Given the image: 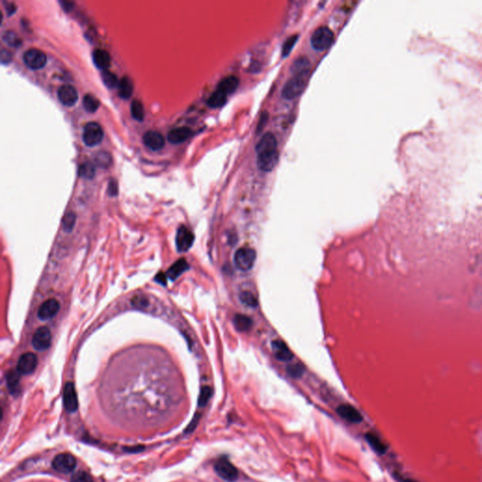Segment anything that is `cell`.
Masks as SVG:
<instances>
[{
	"label": "cell",
	"mask_w": 482,
	"mask_h": 482,
	"mask_svg": "<svg viewBox=\"0 0 482 482\" xmlns=\"http://www.w3.org/2000/svg\"><path fill=\"white\" fill-rule=\"evenodd\" d=\"M103 138H104V131L99 123L93 121L85 125L82 139L87 146L90 147L96 146L102 141Z\"/></svg>",
	"instance_id": "5b68a950"
},
{
	"label": "cell",
	"mask_w": 482,
	"mask_h": 482,
	"mask_svg": "<svg viewBox=\"0 0 482 482\" xmlns=\"http://www.w3.org/2000/svg\"><path fill=\"white\" fill-rule=\"evenodd\" d=\"M78 174L85 179H92L95 176V165L91 161H85L82 164H80Z\"/></svg>",
	"instance_id": "4dcf8cb0"
},
{
	"label": "cell",
	"mask_w": 482,
	"mask_h": 482,
	"mask_svg": "<svg viewBox=\"0 0 482 482\" xmlns=\"http://www.w3.org/2000/svg\"><path fill=\"white\" fill-rule=\"evenodd\" d=\"M298 37L299 35H293V36H290L288 37V40L284 43V46H283V49H282V55L283 57H288L289 55V53L291 52V50L293 49V47L295 46V44L297 43Z\"/></svg>",
	"instance_id": "8d00e7d4"
},
{
	"label": "cell",
	"mask_w": 482,
	"mask_h": 482,
	"mask_svg": "<svg viewBox=\"0 0 482 482\" xmlns=\"http://www.w3.org/2000/svg\"><path fill=\"white\" fill-rule=\"evenodd\" d=\"M310 77V71L293 74V76L285 84L282 90V96L286 100H293L299 97L305 90Z\"/></svg>",
	"instance_id": "7a4b0ae2"
},
{
	"label": "cell",
	"mask_w": 482,
	"mask_h": 482,
	"mask_svg": "<svg viewBox=\"0 0 482 482\" xmlns=\"http://www.w3.org/2000/svg\"><path fill=\"white\" fill-rule=\"evenodd\" d=\"M334 41V32L327 27L316 28L312 37L311 45L317 51H323L333 45Z\"/></svg>",
	"instance_id": "277c9868"
},
{
	"label": "cell",
	"mask_w": 482,
	"mask_h": 482,
	"mask_svg": "<svg viewBox=\"0 0 482 482\" xmlns=\"http://www.w3.org/2000/svg\"><path fill=\"white\" fill-rule=\"evenodd\" d=\"M338 416L351 423H360L362 420L361 414L352 405L343 404L336 410Z\"/></svg>",
	"instance_id": "2e32d148"
},
{
	"label": "cell",
	"mask_w": 482,
	"mask_h": 482,
	"mask_svg": "<svg viewBox=\"0 0 482 482\" xmlns=\"http://www.w3.org/2000/svg\"><path fill=\"white\" fill-rule=\"evenodd\" d=\"M53 468L60 473L68 474L73 472L76 466V460L69 453L57 455L52 463Z\"/></svg>",
	"instance_id": "52a82bcc"
},
{
	"label": "cell",
	"mask_w": 482,
	"mask_h": 482,
	"mask_svg": "<svg viewBox=\"0 0 482 482\" xmlns=\"http://www.w3.org/2000/svg\"><path fill=\"white\" fill-rule=\"evenodd\" d=\"M241 302L247 307L256 308L258 306V300L256 296L250 291H242L240 294Z\"/></svg>",
	"instance_id": "f546056e"
},
{
	"label": "cell",
	"mask_w": 482,
	"mask_h": 482,
	"mask_svg": "<svg viewBox=\"0 0 482 482\" xmlns=\"http://www.w3.org/2000/svg\"><path fill=\"white\" fill-rule=\"evenodd\" d=\"M58 97L60 102L66 107H72L77 101L78 93L74 86L70 84H64L59 88Z\"/></svg>",
	"instance_id": "4fadbf2b"
},
{
	"label": "cell",
	"mask_w": 482,
	"mask_h": 482,
	"mask_svg": "<svg viewBox=\"0 0 482 482\" xmlns=\"http://www.w3.org/2000/svg\"><path fill=\"white\" fill-rule=\"evenodd\" d=\"M365 439L367 441V443L370 445L371 447L379 454H383L385 453L387 447L386 445H384L381 441H380V438L378 436L373 434V433H367L365 435Z\"/></svg>",
	"instance_id": "4316f807"
},
{
	"label": "cell",
	"mask_w": 482,
	"mask_h": 482,
	"mask_svg": "<svg viewBox=\"0 0 482 482\" xmlns=\"http://www.w3.org/2000/svg\"><path fill=\"white\" fill-rule=\"evenodd\" d=\"M272 353L279 361L290 362L293 359V353L289 350L287 344L281 340H275L271 344Z\"/></svg>",
	"instance_id": "e0dca14e"
},
{
	"label": "cell",
	"mask_w": 482,
	"mask_h": 482,
	"mask_svg": "<svg viewBox=\"0 0 482 482\" xmlns=\"http://www.w3.org/2000/svg\"><path fill=\"white\" fill-rule=\"evenodd\" d=\"M0 60H1V62L3 64H8L12 60V55L7 49L2 48L1 53H0Z\"/></svg>",
	"instance_id": "60d3db41"
},
{
	"label": "cell",
	"mask_w": 482,
	"mask_h": 482,
	"mask_svg": "<svg viewBox=\"0 0 482 482\" xmlns=\"http://www.w3.org/2000/svg\"><path fill=\"white\" fill-rule=\"evenodd\" d=\"M99 105H100L99 100H98V99H97L95 96H93V94L88 93V94H86V95L84 96V109H85L87 112H91V113L96 112V111L98 110V108H99Z\"/></svg>",
	"instance_id": "1f68e13d"
},
{
	"label": "cell",
	"mask_w": 482,
	"mask_h": 482,
	"mask_svg": "<svg viewBox=\"0 0 482 482\" xmlns=\"http://www.w3.org/2000/svg\"><path fill=\"white\" fill-rule=\"evenodd\" d=\"M6 380H7V387L9 389V393L13 396L18 395L20 392L18 371H9V373H7Z\"/></svg>",
	"instance_id": "603a6c76"
},
{
	"label": "cell",
	"mask_w": 482,
	"mask_h": 482,
	"mask_svg": "<svg viewBox=\"0 0 482 482\" xmlns=\"http://www.w3.org/2000/svg\"><path fill=\"white\" fill-rule=\"evenodd\" d=\"M93 62L95 66L103 71L107 70L111 65V55L104 49H95L93 53Z\"/></svg>",
	"instance_id": "d6986e66"
},
{
	"label": "cell",
	"mask_w": 482,
	"mask_h": 482,
	"mask_svg": "<svg viewBox=\"0 0 482 482\" xmlns=\"http://www.w3.org/2000/svg\"><path fill=\"white\" fill-rule=\"evenodd\" d=\"M142 140H143V143L146 147H148L151 150H154V151H158V150L163 148V146L165 144L164 137L159 132L155 131V130L147 131L143 135Z\"/></svg>",
	"instance_id": "9a60e30c"
},
{
	"label": "cell",
	"mask_w": 482,
	"mask_h": 482,
	"mask_svg": "<svg viewBox=\"0 0 482 482\" xmlns=\"http://www.w3.org/2000/svg\"><path fill=\"white\" fill-rule=\"evenodd\" d=\"M93 161L95 166L102 169H108L112 166V155L106 151H100L94 155Z\"/></svg>",
	"instance_id": "d4e9b609"
},
{
	"label": "cell",
	"mask_w": 482,
	"mask_h": 482,
	"mask_svg": "<svg viewBox=\"0 0 482 482\" xmlns=\"http://www.w3.org/2000/svg\"><path fill=\"white\" fill-rule=\"evenodd\" d=\"M156 281H158L159 284H162V285L165 286L167 284V275H165L163 273H159L156 277Z\"/></svg>",
	"instance_id": "f6af8a7d"
},
{
	"label": "cell",
	"mask_w": 482,
	"mask_h": 482,
	"mask_svg": "<svg viewBox=\"0 0 482 482\" xmlns=\"http://www.w3.org/2000/svg\"><path fill=\"white\" fill-rule=\"evenodd\" d=\"M215 471L223 480L228 482H235L239 478L237 468L227 460L221 459L215 464Z\"/></svg>",
	"instance_id": "ba28073f"
},
{
	"label": "cell",
	"mask_w": 482,
	"mask_h": 482,
	"mask_svg": "<svg viewBox=\"0 0 482 482\" xmlns=\"http://www.w3.org/2000/svg\"><path fill=\"white\" fill-rule=\"evenodd\" d=\"M256 261V251L250 247H241L234 255L235 266L241 271H249Z\"/></svg>",
	"instance_id": "3957f363"
},
{
	"label": "cell",
	"mask_w": 482,
	"mask_h": 482,
	"mask_svg": "<svg viewBox=\"0 0 482 482\" xmlns=\"http://www.w3.org/2000/svg\"><path fill=\"white\" fill-rule=\"evenodd\" d=\"M37 356L32 353L23 354L17 362V371L21 375L32 374L37 367Z\"/></svg>",
	"instance_id": "8fae6325"
},
{
	"label": "cell",
	"mask_w": 482,
	"mask_h": 482,
	"mask_svg": "<svg viewBox=\"0 0 482 482\" xmlns=\"http://www.w3.org/2000/svg\"><path fill=\"white\" fill-rule=\"evenodd\" d=\"M211 396H212V389L209 386H204L201 389L200 396H199V399H198L199 407H204L207 404V402L209 401Z\"/></svg>",
	"instance_id": "d590c367"
},
{
	"label": "cell",
	"mask_w": 482,
	"mask_h": 482,
	"mask_svg": "<svg viewBox=\"0 0 482 482\" xmlns=\"http://www.w3.org/2000/svg\"><path fill=\"white\" fill-rule=\"evenodd\" d=\"M268 118H269V114H267V112L262 113V115H261V117H260L259 123H258V125H257V130H258V131H259V130L263 129V126H264V124L267 122Z\"/></svg>",
	"instance_id": "7bdbcfd3"
},
{
	"label": "cell",
	"mask_w": 482,
	"mask_h": 482,
	"mask_svg": "<svg viewBox=\"0 0 482 482\" xmlns=\"http://www.w3.org/2000/svg\"><path fill=\"white\" fill-rule=\"evenodd\" d=\"M400 482H418L415 480H412V479H401L400 480Z\"/></svg>",
	"instance_id": "7dc6e473"
},
{
	"label": "cell",
	"mask_w": 482,
	"mask_h": 482,
	"mask_svg": "<svg viewBox=\"0 0 482 482\" xmlns=\"http://www.w3.org/2000/svg\"><path fill=\"white\" fill-rule=\"evenodd\" d=\"M239 84H240L239 77H237L236 75H228L220 81V83L217 86V89L222 91L225 94L229 95L237 90Z\"/></svg>",
	"instance_id": "ffe728a7"
},
{
	"label": "cell",
	"mask_w": 482,
	"mask_h": 482,
	"mask_svg": "<svg viewBox=\"0 0 482 482\" xmlns=\"http://www.w3.org/2000/svg\"><path fill=\"white\" fill-rule=\"evenodd\" d=\"M134 91V83L129 76L124 75L120 78L119 86H118V93L119 96L122 99H128L131 97Z\"/></svg>",
	"instance_id": "44dd1931"
},
{
	"label": "cell",
	"mask_w": 482,
	"mask_h": 482,
	"mask_svg": "<svg viewBox=\"0 0 482 482\" xmlns=\"http://www.w3.org/2000/svg\"><path fill=\"white\" fill-rule=\"evenodd\" d=\"M288 374L291 376V377H294V378H299L302 375L303 373V367L300 364H292L290 365L288 368Z\"/></svg>",
	"instance_id": "f35d334b"
},
{
	"label": "cell",
	"mask_w": 482,
	"mask_h": 482,
	"mask_svg": "<svg viewBox=\"0 0 482 482\" xmlns=\"http://www.w3.org/2000/svg\"><path fill=\"white\" fill-rule=\"evenodd\" d=\"M234 324L238 331L247 332L252 326V320L247 315L238 314L234 316Z\"/></svg>",
	"instance_id": "484cf974"
},
{
	"label": "cell",
	"mask_w": 482,
	"mask_h": 482,
	"mask_svg": "<svg viewBox=\"0 0 482 482\" xmlns=\"http://www.w3.org/2000/svg\"><path fill=\"white\" fill-rule=\"evenodd\" d=\"M101 77H102L103 82L105 83V85L107 87L111 88V89L119 86V82L120 81L118 80L117 76L113 74V73H112V72H110V71H107V70L103 71L102 73H101Z\"/></svg>",
	"instance_id": "d6a6232c"
},
{
	"label": "cell",
	"mask_w": 482,
	"mask_h": 482,
	"mask_svg": "<svg viewBox=\"0 0 482 482\" xmlns=\"http://www.w3.org/2000/svg\"><path fill=\"white\" fill-rule=\"evenodd\" d=\"M192 136V130L188 127H177L171 130L168 134V140L171 143L178 144L185 141Z\"/></svg>",
	"instance_id": "ac0fdd59"
},
{
	"label": "cell",
	"mask_w": 482,
	"mask_h": 482,
	"mask_svg": "<svg viewBox=\"0 0 482 482\" xmlns=\"http://www.w3.org/2000/svg\"><path fill=\"white\" fill-rule=\"evenodd\" d=\"M6 9H7L8 14L10 15L16 10V6L13 3H8V4H6Z\"/></svg>",
	"instance_id": "bcb514c9"
},
{
	"label": "cell",
	"mask_w": 482,
	"mask_h": 482,
	"mask_svg": "<svg viewBox=\"0 0 482 482\" xmlns=\"http://www.w3.org/2000/svg\"><path fill=\"white\" fill-rule=\"evenodd\" d=\"M108 193L111 196H116L118 194V183L115 179H111L108 185Z\"/></svg>",
	"instance_id": "b9f144b4"
},
{
	"label": "cell",
	"mask_w": 482,
	"mask_h": 482,
	"mask_svg": "<svg viewBox=\"0 0 482 482\" xmlns=\"http://www.w3.org/2000/svg\"><path fill=\"white\" fill-rule=\"evenodd\" d=\"M62 6V8L66 10V11H70L71 9H73V7H74V3L71 2V1H60V2Z\"/></svg>",
	"instance_id": "ee69618b"
},
{
	"label": "cell",
	"mask_w": 482,
	"mask_h": 482,
	"mask_svg": "<svg viewBox=\"0 0 482 482\" xmlns=\"http://www.w3.org/2000/svg\"><path fill=\"white\" fill-rule=\"evenodd\" d=\"M194 242V234L187 227L181 225L177 233L176 245L179 252H185L191 248Z\"/></svg>",
	"instance_id": "9c48e42d"
},
{
	"label": "cell",
	"mask_w": 482,
	"mask_h": 482,
	"mask_svg": "<svg viewBox=\"0 0 482 482\" xmlns=\"http://www.w3.org/2000/svg\"><path fill=\"white\" fill-rule=\"evenodd\" d=\"M63 404L67 412L74 413L78 407L77 394L73 382H67L63 390Z\"/></svg>",
	"instance_id": "5bb4252c"
},
{
	"label": "cell",
	"mask_w": 482,
	"mask_h": 482,
	"mask_svg": "<svg viewBox=\"0 0 482 482\" xmlns=\"http://www.w3.org/2000/svg\"><path fill=\"white\" fill-rule=\"evenodd\" d=\"M130 111H131V115L132 117L135 119V120H139V121H142L144 120V117H145V111H144V107L142 105V103L140 102L139 100H133L132 103H131V107H130Z\"/></svg>",
	"instance_id": "83f0119b"
},
{
	"label": "cell",
	"mask_w": 482,
	"mask_h": 482,
	"mask_svg": "<svg viewBox=\"0 0 482 482\" xmlns=\"http://www.w3.org/2000/svg\"><path fill=\"white\" fill-rule=\"evenodd\" d=\"M306 71H310V63L306 58H301L296 60V61L292 65V72L293 74L302 73Z\"/></svg>",
	"instance_id": "836d02e7"
},
{
	"label": "cell",
	"mask_w": 482,
	"mask_h": 482,
	"mask_svg": "<svg viewBox=\"0 0 482 482\" xmlns=\"http://www.w3.org/2000/svg\"><path fill=\"white\" fill-rule=\"evenodd\" d=\"M132 304L135 307H140V308H145L148 306V300L146 298L139 297L136 296L132 300Z\"/></svg>",
	"instance_id": "ab89813d"
},
{
	"label": "cell",
	"mask_w": 482,
	"mask_h": 482,
	"mask_svg": "<svg viewBox=\"0 0 482 482\" xmlns=\"http://www.w3.org/2000/svg\"><path fill=\"white\" fill-rule=\"evenodd\" d=\"M75 221H76V216L74 212H68L65 214L62 219V227L65 232H71L74 229Z\"/></svg>",
	"instance_id": "e575fe53"
},
{
	"label": "cell",
	"mask_w": 482,
	"mask_h": 482,
	"mask_svg": "<svg viewBox=\"0 0 482 482\" xmlns=\"http://www.w3.org/2000/svg\"><path fill=\"white\" fill-rule=\"evenodd\" d=\"M51 332L46 326L39 328L32 336V346L39 352H45L51 345Z\"/></svg>",
	"instance_id": "30bf717a"
},
{
	"label": "cell",
	"mask_w": 482,
	"mask_h": 482,
	"mask_svg": "<svg viewBox=\"0 0 482 482\" xmlns=\"http://www.w3.org/2000/svg\"><path fill=\"white\" fill-rule=\"evenodd\" d=\"M71 482H93V479L89 474L79 471L73 476Z\"/></svg>",
	"instance_id": "74e56055"
},
{
	"label": "cell",
	"mask_w": 482,
	"mask_h": 482,
	"mask_svg": "<svg viewBox=\"0 0 482 482\" xmlns=\"http://www.w3.org/2000/svg\"><path fill=\"white\" fill-rule=\"evenodd\" d=\"M3 42L9 47H18L22 44V41L18 36V34L13 30H7L2 35Z\"/></svg>",
	"instance_id": "f1b7e54d"
},
{
	"label": "cell",
	"mask_w": 482,
	"mask_h": 482,
	"mask_svg": "<svg viewBox=\"0 0 482 482\" xmlns=\"http://www.w3.org/2000/svg\"><path fill=\"white\" fill-rule=\"evenodd\" d=\"M60 302L56 299H49L46 301L38 310V317L43 320H49L53 318L60 311Z\"/></svg>",
	"instance_id": "7c38bea8"
},
{
	"label": "cell",
	"mask_w": 482,
	"mask_h": 482,
	"mask_svg": "<svg viewBox=\"0 0 482 482\" xmlns=\"http://www.w3.org/2000/svg\"><path fill=\"white\" fill-rule=\"evenodd\" d=\"M256 163L263 172H270L279 160L278 142L274 134L268 132L260 139L255 147Z\"/></svg>",
	"instance_id": "6da1fadb"
},
{
	"label": "cell",
	"mask_w": 482,
	"mask_h": 482,
	"mask_svg": "<svg viewBox=\"0 0 482 482\" xmlns=\"http://www.w3.org/2000/svg\"><path fill=\"white\" fill-rule=\"evenodd\" d=\"M227 96H228L227 94H225L222 91L216 89L213 93L209 96V98L207 100V105L210 108H214V109L221 108L227 102Z\"/></svg>",
	"instance_id": "cb8c5ba5"
},
{
	"label": "cell",
	"mask_w": 482,
	"mask_h": 482,
	"mask_svg": "<svg viewBox=\"0 0 482 482\" xmlns=\"http://www.w3.org/2000/svg\"><path fill=\"white\" fill-rule=\"evenodd\" d=\"M47 55L44 51L37 48L28 49L23 56V60L28 68L37 70L43 68L47 63Z\"/></svg>",
	"instance_id": "8992f818"
},
{
	"label": "cell",
	"mask_w": 482,
	"mask_h": 482,
	"mask_svg": "<svg viewBox=\"0 0 482 482\" xmlns=\"http://www.w3.org/2000/svg\"><path fill=\"white\" fill-rule=\"evenodd\" d=\"M188 269V264L185 259H179L167 271V277L172 281H175L178 278L185 270Z\"/></svg>",
	"instance_id": "7402d4cb"
}]
</instances>
